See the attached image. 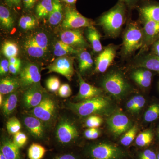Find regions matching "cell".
I'll list each match as a JSON object with an SVG mask.
<instances>
[{
  "label": "cell",
  "instance_id": "cell-11",
  "mask_svg": "<svg viewBox=\"0 0 159 159\" xmlns=\"http://www.w3.org/2000/svg\"><path fill=\"white\" fill-rule=\"evenodd\" d=\"M47 69L48 70V73H57L64 76L70 81L72 80L74 73L73 60L65 56L58 57Z\"/></svg>",
  "mask_w": 159,
  "mask_h": 159
},
{
  "label": "cell",
  "instance_id": "cell-36",
  "mask_svg": "<svg viewBox=\"0 0 159 159\" xmlns=\"http://www.w3.org/2000/svg\"><path fill=\"white\" fill-rule=\"evenodd\" d=\"M6 128L9 134L14 135L20 131L21 125L19 120L16 117L10 118L6 123Z\"/></svg>",
  "mask_w": 159,
  "mask_h": 159
},
{
  "label": "cell",
  "instance_id": "cell-30",
  "mask_svg": "<svg viewBox=\"0 0 159 159\" xmlns=\"http://www.w3.org/2000/svg\"><path fill=\"white\" fill-rule=\"evenodd\" d=\"M53 9V0H42L35 9L36 15L39 18L49 16Z\"/></svg>",
  "mask_w": 159,
  "mask_h": 159
},
{
  "label": "cell",
  "instance_id": "cell-48",
  "mask_svg": "<svg viewBox=\"0 0 159 159\" xmlns=\"http://www.w3.org/2000/svg\"><path fill=\"white\" fill-rule=\"evenodd\" d=\"M25 8L26 9H31L34 7L37 0H23Z\"/></svg>",
  "mask_w": 159,
  "mask_h": 159
},
{
  "label": "cell",
  "instance_id": "cell-8",
  "mask_svg": "<svg viewBox=\"0 0 159 159\" xmlns=\"http://www.w3.org/2000/svg\"><path fill=\"white\" fill-rule=\"evenodd\" d=\"M89 154L92 159H119L123 156V152L115 145L100 143L91 146Z\"/></svg>",
  "mask_w": 159,
  "mask_h": 159
},
{
  "label": "cell",
  "instance_id": "cell-39",
  "mask_svg": "<svg viewBox=\"0 0 159 159\" xmlns=\"http://www.w3.org/2000/svg\"><path fill=\"white\" fill-rule=\"evenodd\" d=\"M9 72L13 74H18L21 70V61L16 57L9 58Z\"/></svg>",
  "mask_w": 159,
  "mask_h": 159
},
{
  "label": "cell",
  "instance_id": "cell-4",
  "mask_svg": "<svg viewBox=\"0 0 159 159\" xmlns=\"http://www.w3.org/2000/svg\"><path fill=\"white\" fill-rule=\"evenodd\" d=\"M49 40L45 33L36 32L27 36L24 43V48L31 57L41 58L48 50Z\"/></svg>",
  "mask_w": 159,
  "mask_h": 159
},
{
  "label": "cell",
  "instance_id": "cell-20",
  "mask_svg": "<svg viewBox=\"0 0 159 159\" xmlns=\"http://www.w3.org/2000/svg\"><path fill=\"white\" fill-rule=\"evenodd\" d=\"M1 152L6 159H20L19 148L9 138H5L2 140Z\"/></svg>",
  "mask_w": 159,
  "mask_h": 159
},
{
  "label": "cell",
  "instance_id": "cell-41",
  "mask_svg": "<svg viewBox=\"0 0 159 159\" xmlns=\"http://www.w3.org/2000/svg\"><path fill=\"white\" fill-rule=\"evenodd\" d=\"M27 141L28 137L24 133L20 131L14 135L13 142L19 148L25 146Z\"/></svg>",
  "mask_w": 159,
  "mask_h": 159
},
{
  "label": "cell",
  "instance_id": "cell-52",
  "mask_svg": "<svg viewBox=\"0 0 159 159\" xmlns=\"http://www.w3.org/2000/svg\"><path fill=\"white\" fill-rule=\"evenodd\" d=\"M153 51L154 54L159 57V39L157 40L154 43Z\"/></svg>",
  "mask_w": 159,
  "mask_h": 159
},
{
  "label": "cell",
  "instance_id": "cell-17",
  "mask_svg": "<svg viewBox=\"0 0 159 159\" xmlns=\"http://www.w3.org/2000/svg\"><path fill=\"white\" fill-rule=\"evenodd\" d=\"M78 74L79 79L80 89L79 92L76 97V99L78 101H83L100 96L102 93L101 89L91 85L84 81L81 75L79 73Z\"/></svg>",
  "mask_w": 159,
  "mask_h": 159
},
{
  "label": "cell",
  "instance_id": "cell-40",
  "mask_svg": "<svg viewBox=\"0 0 159 159\" xmlns=\"http://www.w3.org/2000/svg\"><path fill=\"white\" fill-rule=\"evenodd\" d=\"M46 86L49 91L56 92L58 91L60 87V81L57 77H51L47 80L46 82Z\"/></svg>",
  "mask_w": 159,
  "mask_h": 159
},
{
  "label": "cell",
  "instance_id": "cell-34",
  "mask_svg": "<svg viewBox=\"0 0 159 159\" xmlns=\"http://www.w3.org/2000/svg\"><path fill=\"white\" fill-rule=\"evenodd\" d=\"M19 25L24 30H31L36 25L37 20L34 16H23L20 19Z\"/></svg>",
  "mask_w": 159,
  "mask_h": 159
},
{
  "label": "cell",
  "instance_id": "cell-35",
  "mask_svg": "<svg viewBox=\"0 0 159 159\" xmlns=\"http://www.w3.org/2000/svg\"><path fill=\"white\" fill-rule=\"evenodd\" d=\"M159 117V104H152L145 112L144 119L146 122H152Z\"/></svg>",
  "mask_w": 159,
  "mask_h": 159
},
{
  "label": "cell",
  "instance_id": "cell-14",
  "mask_svg": "<svg viewBox=\"0 0 159 159\" xmlns=\"http://www.w3.org/2000/svg\"><path fill=\"white\" fill-rule=\"evenodd\" d=\"M60 39L63 42L78 50H83L89 47L88 43L79 30H66L61 34Z\"/></svg>",
  "mask_w": 159,
  "mask_h": 159
},
{
  "label": "cell",
  "instance_id": "cell-16",
  "mask_svg": "<svg viewBox=\"0 0 159 159\" xmlns=\"http://www.w3.org/2000/svg\"><path fill=\"white\" fill-rule=\"evenodd\" d=\"M144 20L143 29V49L147 48L152 43L156 41L159 35V23L143 18Z\"/></svg>",
  "mask_w": 159,
  "mask_h": 159
},
{
  "label": "cell",
  "instance_id": "cell-53",
  "mask_svg": "<svg viewBox=\"0 0 159 159\" xmlns=\"http://www.w3.org/2000/svg\"><path fill=\"white\" fill-rule=\"evenodd\" d=\"M63 1L69 5H74L76 3L77 0H63Z\"/></svg>",
  "mask_w": 159,
  "mask_h": 159
},
{
  "label": "cell",
  "instance_id": "cell-57",
  "mask_svg": "<svg viewBox=\"0 0 159 159\" xmlns=\"http://www.w3.org/2000/svg\"><path fill=\"white\" fill-rule=\"evenodd\" d=\"M158 136L159 137V130H158Z\"/></svg>",
  "mask_w": 159,
  "mask_h": 159
},
{
  "label": "cell",
  "instance_id": "cell-6",
  "mask_svg": "<svg viewBox=\"0 0 159 159\" xmlns=\"http://www.w3.org/2000/svg\"><path fill=\"white\" fill-rule=\"evenodd\" d=\"M79 137V132L74 123L68 118H61L57 123L55 137L57 142L63 145H69Z\"/></svg>",
  "mask_w": 159,
  "mask_h": 159
},
{
  "label": "cell",
  "instance_id": "cell-13",
  "mask_svg": "<svg viewBox=\"0 0 159 159\" xmlns=\"http://www.w3.org/2000/svg\"><path fill=\"white\" fill-rule=\"evenodd\" d=\"M45 97L40 84H34L26 89L23 96V103L26 108L33 109L39 104Z\"/></svg>",
  "mask_w": 159,
  "mask_h": 159
},
{
  "label": "cell",
  "instance_id": "cell-45",
  "mask_svg": "<svg viewBox=\"0 0 159 159\" xmlns=\"http://www.w3.org/2000/svg\"><path fill=\"white\" fill-rule=\"evenodd\" d=\"M9 61L6 59H3L0 63V74L1 76L6 75L9 72Z\"/></svg>",
  "mask_w": 159,
  "mask_h": 159
},
{
  "label": "cell",
  "instance_id": "cell-12",
  "mask_svg": "<svg viewBox=\"0 0 159 159\" xmlns=\"http://www.w3.org/2000/svg\"><path fill=\"white\" fill-rule=\"evenodd\" d=\"M107 124L110 130L116 136L126 132L132 126L131 122L127 116L121 113L113 114L109 117Z\"/></svg>",
  "mask_w": 159,
  "mask_h": 159
},
{
  "label": "cell",
  "instance_id": "cell-5",
  "mask_svg": "<svg viewBox=\"0 0 159 159\" xmlns=\"http://www.w3.org/2000/svg\"><path fill=\"white\" fill-rule=\"evenodd\" d=\"M143 43V30L136 23H130L123 35V54L125 56L130 55L142 47Z\"/></svg>",
  "mask_w": 159,
  "mask_h": 159
},
{
  "label": "cell",
  "instance_id": "cell-24",
  "mask_svg": "<svg viewBox=\"0 0 159 159\" xmlns=\"http://www.w3.org/2000/svg\"><path fill=\"white\" fill-rule=\"evenodd\" d=\"M86 36L95 53H99L102 51V48L100 42L101 36L97 29L94 27L88 28Z\"/></svg>",
  "mask_w": 159,
  "mask_h": 159
},
{
  "label": "cell",
  "instance_id": "cell-27",
  "mask_svg": "<svg viewBox=\"0 0 159 159\" xmlns=\"http://www.w3.org/2000/svg\"><path fill=\"white\" fill-rule=\"evenodd\" d=\"M54 54L58 57H63L68 54H77L82 50L74 48L61 40L58 41L54 46Z\"/></svg>",
  "mask_w": 159,
  "mask_h": 159
},
{
  "label": "cell",
  "instance_id": "cell-26",
  "mask_svg": "<svg viewBox=\"0 0 159 159\" xmlns=\"http://www.w3.org/2000/svg\"><path fill=\"white\" fill-rule=\"evenodd\" d=\"M53 9L49 16L48 21L52 25H56L63 18L62 6L60 0H53Z\"/></svg>",
  "mask_w": 159,
  "mask_h": 159
},
{
  "label": "cell",
  "instance_id": "cell-23",
  "mask_svg": "<svg viewBox=\"0 0 159 159\" xmlns=\"http://www.w3.org/2000/svg\"><path fill=\"white\" fill-rule=\"evenodd\" d=\"M20 86L19 79L12 77H6L1 80L0 93L2 95L14 93Z\"/></svg>",
  "mask_w": 159,
  "mask_h": 159
},
{
  "label": "cell",
  "instance_id": "cell-15",
  "mask_svg": "<svg viewBox=\"0 0 159 159\" xmlns=\"http://www.w3.org/2000/svg\"><path fill=\"white\" fill-rule=\"evenodd\" d=\"M116 48L108 46L98 55L96 60L95 71L97 73H104L108 68L116 57Z\"/></svg>",
  "mask_w": 159,
  "mask_h": 159
},
{
  "label": "cell",
  "instance_id": "cell-50",
  "mask_svg": "<svg viewBox=\"0 0 159 159\" xmlns=\"http://www.w3.org/2000/svg\"><path fill=\"white\" fill-rule=\"evenodd\" d=\"M135 107V101L134 97L129 100L126 104V108L129 111L134 112V109Z\"/></svg>",
  "mask_w": 159,
  "mask_h": 159
},
{
  "label": "cell",
  "instance_id": "cell-28",
  "mask_svg": "<svg viewBox=\"0 0 159 159\" xmlns=\"http://www.w3.org/2000/svg\"><path fill=\"white\" fill-rule=\"evenodd\" d=\"M79 69L81 73H84L92 67L93 61L91 55L88 51H81L78 53Z\"/></svg>",
  "mask_w": 159,
  "mask_h": 159
},
{
  "label": "cell",
  "instance_id": "cell-31",
  "mask_svg": "<svg viewBox=\"0 0 159 159\" xmlns=\"http://www.w3.org/2000/svg\"><path fill=\"white\" fill-rule=\"evenodd\" d=\"M46 152L45 148L42 145L33 143L28 149V157L29 159H42Z\"/></svg>",
  "mask_w": 159,
  "mask_h": 159
},
{
  "label": "cell",
  "instance_id": "cell-10",
  "mask_svg": "<svg viewBox=\"0 0 159 159\" xmlns=\"http://www.w3.org/2000/svg\"><path fill=\"white\" fill-rule=\"evenodd\" d=\"M41 79V76L39 69L34 64H26L21 69L19 79L23 89H26L31 86L40 84Z\"/></svg>",
  "mask_w": 159,
  "mask_h": 159
},
{
  "label": "cell",
  "instance_id": "cell-51",
  "mask_svg": "<svg viewBox=\"0 0 159 159\" xmlns=\"http://www.w3.org/2000/svg\"><path fill=\"white\" fill-rule=\"evenodd\" d=\"M54 159H77L75 156L72 154H65L56 157Z\"/></svg>",
  "mask_w": 159,
  "mask_h": 159
},
{
  "label": "cell",
  "instance_id": "cell-22",
  "mask_svg": "<svg viewBox=\"0 0 159 159\" xmlns=\"http://www.w3.org/2000/svg\"><path fill=\"white\" fill-rule=\"evenodd\" d=\"M137 66L159 73V57L155 54H148L139 60Z\"/></svg>",
  "mask_w": 159,
  "mask_h": 159
},
{
  "label": "cell",
  "instance_id": "cell-32",
  "mask_svg": "<svg viewBox=\"0 0 159 159\" xmlns=\"http://www.w3.org/2000/svg\"><path fill=\"white\" fill-rule=\"evenodd\" d=\"M2 52L7 58L16 57L19 53L18 47L16 43L10 41H7L3 44Z\"/></svg>",
  "mask_w": 159,
  "mask_h": 159
},
{
  "label": "cell",
  "instance_id": "cell-33",
  "mask_svg": "<svg viewBox=\"0 0 159 159\" xmlns=\"http://www.w3.org/2000/svg\"><path fill=\"white\" fill-rule=\"evenodd\" d=\"M153 139V134L150 130L142 132L139 134L136 139L135 143L138 146L144 147L151 143Z\"/></svg>",
  "mask_w": 159,
  "mask_h": 159
},
{
  "label": "cell",
  "instance_id": "cell-56",
  "mask_svg": "<svg viewBox=\"0 0 159 159\" xmlns=\"http://www.w3.org/2000/svg\"><path fill=\"white\" fill-rule=\"evenodd\" d=\"M157 159H159V154L157 156Z\"/></svg>",
  "mask_w": 159,
  "mask_h": 159
},
{
  "label": "cell",
  "instance_id": "cell-47",
  "mask_svg": "<svg viewBox=\"0 0 159 159\" xmlns=\"http://www.w3.org/2000/svg\"><path fill=\"white\" fill-rule=\"evenodd\" d=\"M140 0H119V2H121L125 4L127 8H132L135 7Z\"/></svg>",
  "mask_w": 159,
  "mask_h": 159
},
{
  "label": "cell",
  "instance_id": "cell-2",
  "mask_svg": "<svg viewBox=\"0 0 159 159\" xmlns=\"http://www.w3.org/2000/svg\"><path fill=\"white\" fill-rule=\"evenodd\" d=\"M68 107L81 117L88 116L94 114H107L112 108L110 99L100 96L76 103L69 102Z\"/></svg>",
  "mask_w": 159,
  "mask_h": 159
},
{
  "label": "cell",
  "instance_id": "cell-43",
  "mask_svg": "<svg viewBox=\"0 0 159 159\" xmlns=\"http://www.w3.org/2000/svg\"><path fill=\"white\" fill-rule=\"evenodd\" d=\"M135 101V107L133 113H138L145 105V100L144 97L142 96H136L134 97Z\"/></svg>",
  "mask_w": 159,
  "mask_h": 159
},
{
  "label": "cell",
  "instance_id": "cell-37",
  "mask_svg": "<svg viewBox=\"0 0 159 159\" xmlns=\"http://www.w3.org/2000/svg\"><path fill=\"white\" fill-rule=\"evenodd\" d=\"M138 128L136 125L133 126L126 132L121 140V143L124 146L130 145L135 138Z\"/></svg>",
  "mask_w": 159,
  "mask_h": 159
},
{
  "label": "cell",
  "instance_id": "cell-54",
  "mask_svg": "<svg viewBox=\"0 0 159 159\" xmlns=\"http://www.w3.org/2000/svg\"><path fill=\"white\" fill-rule=\"evenodd\" d=\"M3 100H4V98L3 97V95L1 94H0V105H1V106L2 104Z\"/></svg>",
  "mask_w": 159,
  "mask_h": 159
},
{
  "label": "cell",
  "instance_id": "cell-19",
  "mask_svg": "<svg viewBox=\"0 0 159 159\" xmlns=\"http://www.w3.org/2000/svg\"><path fill=\"white\" fill-rule=\"evenodd\" d=\"M142 18L159 23V3L146 2L139 8Z\"/></svg>",
  "mask_w": 159,
  "mask_h": 159
},
{
  "label": "cell",
  "instance_id": "cell-18",
  "mask_svg": "<svg viewBox=\"0 0 159 159\" xmlns=\"http://www.w3.org/2000/svg\"><path fill=\"white\" fill-rule=\"evenodd\" d=\"M23 121L26 128L32 136L37 139L44 138L45 129L43 122L31 115L25 117Z\"/></svg>",
  "mask_w": 159,
  "mask_h": 159
},
{
  "label": "cell",
  "instance_id": "cell-21",
  "mask_svg": "<svg viewBox=\"0 0 159 159\" xmlns=\"http://www.w3.org/2000/svg\"><path fill=\"white\" fill-rule=\"evenodd\" d=\"M152 76V73L149 70L143 68H139L131 74L132 79L139 85L145 88L151 85Z\"/></svg>",
  "mask_w": 159,
  "mask_h": 159
},
{
  "label": "cell",
  "instance_id": "cell-9",
  "mask_svg": "<svg viewBox=\"0 0 159 159\" xmlns=\"http://www.w3.org/2000/svg\"><path fill=\"white\" fill-rule=\"evenodd\" d=\"M56 103L51 97L45 96L42 101L30 112L31 116L36 117L43 122H51L56 114Z\"/></svg>",
  "mask_w": 159,
  "mask_h": 159
},
{
  "label": "cell",
  "instance_id": "cell-55",
  "mask_svg": "<svg viewBox=\"0 0 159 159\" xmlns=\"http://www.w3.org/2000/svg\"><path fill=\"white\" fill-rule=\"evenodd\" d=\"M0 159H6V157H5L2 152H0Z\"/></svg>",
  "mask_w": 159,
  "mask_h": 159
},
{
  "label": "cell",
  "instance_id": "cell-46",
  "mask_svg": "<svg viewBox=\"0 0 159 159\" xmlns=\"http://www.w3.org/2000/svg\"><path fill=\"white\" fill-rule=\"evenodd\" d=\"M140 159H157L156 154L152 151L147 149L140 155Z\"/></svg>",
  "mask_w": 159,
  "mask_h": 159
},
{
  "label": "cell",
  "instance_id": "cell-29",
  "mask_svg": "<svg viewBox=\"0 0 159 159\" xmlns=\"http://www.w3.org/2000/svg\"><path fill=\"white\" fill-rule=\"evenodd\" d=\"M0 22L3 28L11 30L14 26V21L9 9L2 5L0 6Z\"/></svg>",
  "mask_w": 159,
  "mask_h": 159
},
{
  "label": "cell",
  "instance_id": "cell-7",
  "mask_svg": "<svg viewBox=\"0 0 159 159\" xmlns=\"http://www.w3.org/2000/svg\"><path fill=\"white\" fill-rule=\"evenodd\" d=\"M94 23L84 17L73 7H67L65 9L62 26L66 30L75 29L83 27H93Z\"/></svg>",
  "mask_w": 159,
  "mask_h": 159
},
{
  "label": "cell",
  "instance_id": "cell-49",
  "mask_svg": "<svg viewBox=\"0 0 159 159\" xmlns=\"http://www.w3.org/2000/svg\"><path fill=\"white\" fill-rule=\"evenodd\" d=\"M5 1L10 7H19L21 2V0H5Z\"/></svg>",
  "mask_w": 159,
  "mask_h": 159
},
{
  "label": "cell",
  "instance_id": "cell-25",
  "mask_svg": "<svg viewBox=\"0 0 159 159\" xmlns=\"http://www.w3.org/2000/svg\"><path fill=\"white\" fill-rule=\"evenodd\" d=\"M17 95L15 93L8 94L4 98L1 107L5 116H10L14 111L17 106Z\"/></svg>",
  "mask_w": 159,
  "mask_h": 159
},
{
  "label": "cell",
  "instance_id": "cell-38",
  "mask_svg": "<svg viewBox=\"0 0 159 159\" xmlns=\"http://www.w3.org/2000/svg\"><path fill=\"white\" fill-rule=\"evenodd\" d=\"M102 119L96 115H92L86 120L85 125L89 128H97L102 124Z\"/></svg>",
  "mask_w": 159,
  "mask_h": 159
},
{
  "label": "cell",
  "instance_id": "cell-3",
  "mask_svg": "<svg viewBox=\"0 0 159 159\" xmlns=\"http://www.w3.org/2000/svg\"><path fill=\"white\" fill-rule=\"evenodd\" d=\"M102 85L107 92L116 98L123 97L130 89V86L125 77L117 71H113L106 75Z\"/></svg>",
  "mask_w": 159,
  "mask_h": 159
},
{
  "label": "cell",
  "instance_id": "cell-42",
  "mask_svg": "<svg viewBox=\"0 0 159 159\" xmlns=\"http://www.w3.org/2000/svg\"><path fill=\"white\" fill-rule=\"evenodd\" d=\"M58 95L62 98H67L71 96L72 91L68 84H64L61 85L58 91Z\"/></svg>",
  "mask_w": 159,
  "mask_h": 159
},
{
  "label": "cell",
  "instance_id": "cell-44",
  "mask_svg": "<svg viewBox=\"0 0 159 159\" xmlns=\"http://www.w3.org/2000/svg\"><path fill=\"white\" fill-rule=\"evenodd\" d=\"M100 133L97 128H89L84 132V136L86 139L90 140H94L99 137Z\"/></svg>",
  "mask_w": 159,
  "mask_h": 159
},
{
  "label": "cell",
  "instance_id": "cell-1",
  "mask_svg": "<svg viewBox=\"0 0 159 159\" xmlns=\"http://www.w3.org/2000/svg\"><path fill=\"white\" fill-rule=\"evenodd\" d=\"M125 4L119 2L100 16L99 24L109 36L116 37L120 33L126 16Z\"/></svg>",
  "mask_w": 159,
  "mask_h": 159
}]
</instances>
